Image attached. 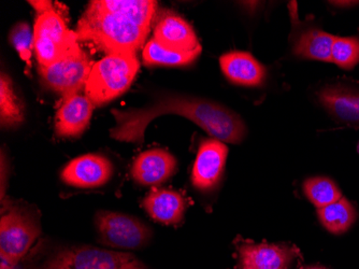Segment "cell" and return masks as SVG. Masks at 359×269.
<instances>
[{
	"label": "cell",
	"instance_id": "obj_1",
	"mask_svg": "<svg viewBox=\"0 0 359 269\" xmlns=\"http://www.w3.org/2000/svg\"><path fill=\"white\" fill-rule=\"evenodd\" d=\"M111 113L116 124L110 136L123 143L141 145L149 124L166 114L187 117L217 140L240 143L247 135L245 123L235 111L215 100L181 93H158L141 108L112 109Z\"/></svg>",
	"mask_w": 359,
	"mask_h": 269
},
{
	"label": "cell",
	"instance_id": "obj_2",
	"mask_svg": "<svg viewBox=\"0 0 359 269\" xmlns=\"http://www.w3.org/2000/svg\"><path fill=\"white\" fill-rule=\"evenodd\" d=\"M76 34L79 41L92 42L108 55H136L149 32L122 16L100 9L92 1L79 21Z\"/></svg>",
	"mask_w": 359,
	"mask_h": 269
},
{
	"label": "cell",
	"instance_id": "obj_3",
	"mask_svg": "<svg viewBox=\"0 0 359 269\" xmlns=\"http://www.w3.org/2000/svg\"><path fill=\"white\" fill-rule=\"evenodd\" d=\"M139 70L136 55L110 54L93 65L86 82V96L94 106H102L124 94Z\"/></svg>",
	"mask_w": 359,
	"mask_h": 269
},
{
	"label": "cell",
	"instance_id": "obj_4",
	"mask_svg": "<svg viewBox=\"0 0 359 269\" xmlns=\"http://www.w3.org/2000/svg\"><path fill=\"white\" fill-rule=\"evenodd\" d=\"M34 38L39 66H51L83 52L76 32L68 28L64 14L54 8L38 15Z\"/></svg>",
	"mask_w": 359,
	"mask_h": 269
},
{
	"label": "cell",
	"instance_id": "obj_5",
	"mask_svg": "<svg viewBox=\"0 0 359 269\" xmlns=\"http://www.w3.org/2000/svg\"><path fill=\"white\" fill-rule=\"evenodd\" d=\"M38 269H148V267L133 254L80 246L58 251Z\"/></svg>",
	"mask_w": 359,
	"mask_h": 269
},
{
	"label": "cell",
	"instance_id": "obj_6",
	"mask_svg": "<svg viewBox=\"0 0 359 269\" xmlns=\"http://www.w3.org/2000/svg\"><path fill=\"white\" fill-rule=\"evenodd\" d=\"M40 225L32 214L12 208L0 218V258L14 266L39 237Z\"/></svg>",
	"mask_w": 359,
	"mask_h": 269
},
{
	"label": "cell",
	"instance_id": "obj_7",
	"mask_svg": "<svg viewBox=\"0 0 359 269\" xmlns=\"http://www.w3.org/2000/svg\"><path fill=\"white\" fill-rule=\"evenodd\" d=\"M95 225L100 242L112 248L135 250L152 240L151 228L129 214L102 210L95 216Z\"/></svg>",
	"mask_w": 359,
	"mask_h": 269
},
{
	"label": "cell",
	"instance_id": "obj_8",
	"mask_svg": "<svg viewBox=\"0 0 359 269\" xmlns=\"http://www.w3.org/2000/svg\"><path fill=\"white\" fill-rule=\"evenodd\" d=\"M92 68V62L83 51L51 66H39V74L44 86L67 98L86 88Z\"/></svg>",
	"mask_w": 359,
	"mask_h": 269
},
{
	"label": "cell",
	"instance_id": "obj_9",
	"mask_svg": "<svg viewBox=\"0 0 359 269\" xmlns=\"http://www.w3.org/2000/svg\"><path fill=\"white\" fill-rule=\"evenodd\" d=\"M318 99L336 122L359 129V84L330 83L318 91Z\"/></svg>",
	"mask_w": 359,
	"mask_h": 269
},
{
	"label": "cell",
	"instance_id": "obj_10",
	"mask_svg": "<svg viewBox=\"0 0 359 269\" xmlns=\"http://www.w3.org/2000/svg\"><path fill=\"white\" fill-rule=\"evenodd\" d=\"M114 173L112 162L100 155H86L70 161L60 178L70 187L95 189L108 183Z\"/></svg>",
	"mask_w": 359,
	"mask_h": 269
},
{
	"label": "cell",
	"instance_id": "obj_11",
	"mask_svg": "<svg viewBox=\"0 0 359 269\" xmlns=\"http://www.w3.org/2000/svg\"><path fill=\"white\" fill-rule=\"evenodd\" d=\"M228 147L217 139H207L199 145L191 173L194 187L210 192L219 185L227 159Z\"/></svg>",
	"mask_w": 359,
	"mask_h": 269
},
{
	"label": "cell",
	"instance_id": "obj_12",
	"mask_svg": "<svg viewBox=\"0 0 359 269\" xmlns=\"http://www.w3.org/2000/svg\"><path fill=\"white\" fill-rule=\"evenodd\" d=\"M241 269H288L297 258V249L281 244L241 242L238 244Z\"/></svg>",
	"mask_w": 359,
	"mask_h": 269
},
{
	"label": "cell",
	"instance_id": "obj_13",
	"mask_svg": "<svg viewBox=\"0 0 359 269\" xmlns=\"http://www.w3.org/2000/svg\"><path fill=\"white\" fill-rule=\"evenodd\" d=\"M153 39L175 53H201V46L193 27L177 14L167 12L157 22Z\"/></svg>",
	"mask_w": 359,
	"mask_h": 269
},
{
	"label": "cell",
	"instance_id": "obj_14",
	"mask_svg": "<svg viewBox=\"0 0 359 269\" xmlns=\"http://www.w3.org/2000/svg\"><path fill=\"white\" fill-rule=\"evenodd\" d=\"M177 169V159L164 149H151L135 159L132 176L144 187H156L170 179Z\"/></svg>",
	"mask_w": 359,
	"mask_h": 269
},
{
	"label": "cell",
	"instance_id": "obj_15",
	"mask_svg": "<svg viewBox=\"0 0 359 269\" xmlns=\"http://www.w3.org/2000/svg\"><path fill=\"white\" fill-rule=\"evenodd\" d=\"M94 104L88 96L76 94L64 98L56 114L55 131L64 138L79 137L86 131L92 119Z\"/></svg>",
	"mask_w": 359,
	"mask_h": 269
},
{
	"label": "cell",
	"instance_id": "obj_16",
	"mask_svg": "<svg viewBox=\"0 0 359 269\" xmlns=\"http://www.w3.org/2000/svg\"><path fill=\"white\" fill-rule=\"evenodd\" d=\"M222 70L231 82L240 86H258L263 84L266 70L252 54L235 51L219 58Z\"/></svg>",
	"mask_w": 359,
	"mask_h": 269
},
{
	"label": "cell",
	"instance_id": "obj_17",
	"mask_svg": "<svg viewBox=\"0 0 359 269\" xmlns=\"http://www.w3.org/2000/svg\"><path fill=\"white\" fill-rule=\"evenodd\" d=\"M142 206L153 220L169 225L182 220L187 203L184 196L179 192L155 189L145 196Z\"/></svg>",
	"mask_w": 359,
	"mask_h": 269
},
{
	"label": "cell",
	"instance_id": "obj_18",
	"mask_svg": "<svg viewBox=\"0 0 359 269\" xmlns=\"http://www.w3.org/2000/svg\"><path fill=\"white\" fill-rule=\"evenodd\" d=\"M100 9L122 16L150 32L157 10V1L152 0H95Z\"/></svg>",
	"mask_w": 359,
	"mask_h": 269
},
{
	"label": "cell",
	"instance_id": "obj_19",
	"mask_svg": "<svg viewBox=\"0 0 359 269\" xmlns=\"http://www.w3.org/2000/svg\"><path fill=\"white\" fill-rule=\"evenodd\" d=\"M336 36L318 28L304 30L296 39L294 53L302 58L332 63V50Z\"/></svg>",
	"mask_w": 359,
	"mask_h": 269
},
{
	"label": "cell",
	"instance_id": "obj_20",
	"mask_svg": "<svg viewBox=\"0 0 359 269\" xmlns=\"http://www.w3.org/2000/svg\"><path fill=\"white\" fill-rule=\"evenodd\" d=\"M320 223L328 232L342 235L348 232L357 218V211L350 200L341 197L334 203L318 209Z\"/></svg>",
	"mask_w": 359,
	"mask_h": 269
},
{
	"label": "cell",
	"instance_id": "obj_21",
	"mask_svg": "<svg viewBox=\"0 0 359 269\" xmlns=\"http://www.w3.org/2000/svg\"><path fill=\"white\" fill-rule=\"evenodd\" d=\"M0 120L6 127H15L24 121V107L14 90L11 78L5 72L0 76Z\"/></svg>",
	"mask_w": 359,
	"mask_h": 269
},
{
	"label": "cell",
	"instance_id": "obj_22",
	"mask_svg": "<svg viewBox=\"0 0 359 269\" xmlns=\"http://www.w3.org/2000/svg\"><path fill=\"white\" fill-rule=\"evenodd\" d=\"M304 192L318 209H322L344 197L338 185L327 177L309 178L304 181Z\"/></svg>",
	"mask_w": 359,
	"mask_h": 269
},
{
	"label": "cell",
	"instance_id": "obj_23",
	"mask_svg": "<svg viewBox=\"0 0 359 269\" xmlns=\"http://www.w3.org/2000/svg\"><path fill=\"white\" fill-rule=\"evenodd\" d=\"M201 53L181 54L168 51L157 44L154 39L145 44L143 50V60L147 65L161 66H187L191 64Z\"/></svg>",
	"mask_w": 359,
	"mask_h": 269
},
{
	"label": "cell",
	"instance_id": "obj_24",
	"mask_svg": "<svg viewBox=\"0 0 359 269\" xmlns=\"http://www.w3.org/2000/svg\"><path fill=\"white\" fill-rule=\"evenodd\" d=\"M332 60L334 64L350 70L359 64V39L356 37H336L332 44Z\"/></svg>",
	"mask_w": 359,
	"mask_h": 269
},
{
	"label": "cell",
	"instance_id": "obj_25",
	"mask_svg": "<svg viewBox=\"0 0 359 269\" xmlns=\"http://www.w3.org/2000/svg\"><path fill=\"white\" fill-rule=\"evenodd\" d=\"M9 39L22 60L29 68L32 66V50L35 51V38L29 25L23 22L16 24L10 32Z\"/></svg>",
	"mask_w": 359,
	"mask_h": 269
},
{
	"label": "cell",
	"instance_id": "obj_26",
	"mask_svg": "<svg viewBox=\"0 0 359 269\" xmlns=\"http://www.w3.org/2000/svg\"><path fill=\"white\" fill-rule=\"evenodd\" d=\"M332 4L337 7H352L358 3L357 1H332Z\"/></svg>",
	"mask_w": 359,
	"mask_h": 269
},
{
	"label": "cell",
	"instance_id": "obj_27",
	"mask_svg": "<svg viewBox=\"0 0 359 269\" xmlns=\"http://www.w3.org/2000/svg\"><path fill=\"white\" fill-rule=\"evenodd\" d=\"M11 265L7 264V263L1 262V266H0V269H13L12 268Z\"/></svg>",
	"mask_w": 359,
	"mask_h": 269
},
{
	"label": "cell",
	"instance_id": "obj_28",
	"mask_svg": "<svg viewBox=\"0 0 359 269\" xmlns=\"http://www.w3.org/2000/svg\"><path fill=\"white\" fill-rule=\"evenodd\" d=\"M302 269H327V268H324V267H320V266H306Z\"/></svg>",
	"mask_w": 359,
	"mask_h": 269
},
{
	"label": "cell",
	"instance_id": "obj_29",
	"mask_svg": "<svg viewBox=\"0 0 359 269\" xmlns=\"http://www.w3.org/2000/svg\"><path fill=\"white\" fill-rule=\"evenodd\" d=\"M357 152L359 153V143H358V145H357Z\"/></svg>",
	"mask_w": 359,
	"mask_h": 269
}]
</instances>
